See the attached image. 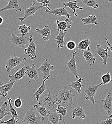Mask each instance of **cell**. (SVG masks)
Returning <instances> with one entry per match:
<instances>
[{
    "label": "cell",
    "instance_id": "obj_32",
    "mask_svg": "<svg viewBox=\"0 0 112 124\" xmlns=\"http://www.w3.org/2000/svg\"><path fill=\"white\" fill-rule=\"evenodd\" d=\"M7 99L9 101V107H10V108H9V111L10 112L11 114V116H12L17 121H18L19 120V116L18 115V114L16 112V110L13 107L12 105V99L10 98V97H8L7 98Z\"/></svg>",
    "mask_w": 112,
    "mask_h": 124
},
{
    "label": "cell",
    "instance_id": "obj_40",
    "mask_svg": "<svg viewBox=\"0 0 112 124\" xmlns=\"http://www.w3.org/2000/svg\"><path fill=\"white\" fill-rule=\"evenodd\" d=\"M100 124H112V117H109L105 121H102Z\"/></svg>",
    "mask_w": 112,
    "mask_h": 124
},
{
    "label": "cell",
    "instance_id": "obj_25",
    "mask_svg": "<svg viewBox=\"0 0 112 124\" xmlns=\"http://www.w3.org/2000/svg\"><path fill=\"white\" fill-rule=\"evenodd\" d=\"M0 121L5 116L11 114L9 109L7 108L8 103L7 102H0Z\"/></svg>",
    "mask_w": 112,
    "mask_h": 124
},
{
    "label": "cell",
    "instance_id": "obj_12",
    "mask_svg": "<svg viewBox=\"0 0 112 124\" xmlns=\"http://www.w3.org/2000/svg\"><path fill=\"white\" fill-rule=\"evenodd\" d=\"M107 52L108 50L107 49L104 48L101 45H97L96 46V54L99 55L102 58L103 60H100L101 62L105 65L107 64L108 57L110 56V55L108 54Z\"/></svg>",
    "mask_w": 112,
    "mask_h": 124
},
{
    "label": "cell",
    "instance_id": "obj_42",
    "mask_svg": "<svg viewBox=\"0 0 112 124\" xmlns=\"http://www.w3.org/2000/svg\"><path fill=\"white\" fill-rule=\"evenodd\" d=\"M3 22V18L0 16V25L2 24Z\"/></svg>",
    "mask_w": 112,
    "mask_h": 124
},
{
    "label": "cell",
    "instance_id": "obj_39",
    "mask_svg": "<svg viewBox=\"0 0 112 124\" xmlns=\"http://www.w3.org/2000/svg\"><path fill=\"white\" fill-rule=\"evenodd\" d=\"M37 2L41 4L42 5H45L47 6V10L49 11H50L51 9L49 7V5L50 4V1L47 0H36Z\"/></svg>",
    "mask_w": 112,
    "mask_h": 124
},
{
    "label": "cell",
    "instance_id": "obj_9",
    "mask_svg": "<svg viewBox=\"0 0 112 124\" xmlns=\"http://www.w3.org/2000/svg\"><path fill=\"white\" fill-rule=\"evenodd\" d=\"M76 54V51H75V50L73 51L72 56L71 59L68 62H66V64L67 66V69L72 73V74L76 78L78 79L79 76L77 73V68L75 61Z\"/></svg>",
    "mask_w": 112,
    "mask_h": 124
},
{
    "label": "cell",
    "instance_id": "obj_22",
    "mask_svg": "<svg viewBox=\"0 0 112 124\" xmlns=\"http://www.w3.org/2000/svg\"><path fill=\"white\" fill-rule=\"evenodd\" d=\"M15 83V82L8 83L2 86H0V95L3 97H6L8 92L13 89Z\"/></svg>",
    "mask_w": 112,
    "mask_h": 124
},
{
    "label": "cell",
    "instance_id": "obj_11",
    "mask_svg": "<svg viewBox=\"0 0 112 124\" xmlns=\"http://www.w3.org/2000/svg\"><path fill=\"white\" fill-rule=\"evenodd\" d=\"M37 70L40 71L44 75L43 79H45L47 78L51 77L50 74V71H54V66L51 64V63L48 62L47 59L46 58L45 62H44L42 65L40 66Z\"/></svg>",
    "mask_w": 112,
    "mask_h": 124
},
{
    "label": "cell",
    "instance_id": "obj_33",
    "mask_svg": "<svg viewBox=\"0 0 112 124\" xmlns=\"http://www.w3.org/2000/svg\"><path fill=\"white\" fill-rule=\"evenodd\" d=\"M82 3L89 7H92L94 9H97L99 7L98 4L94 0H82Z\"/></svg>",
    "mask_w": 112,
    "mask_h": 124
},
{
    "label": "cell",
    "instance_id": "obj_30",
    "mask_svg": "<svg viewBox=\"0 0 112 124\" xmlns=\"http://www.w3.org/2000/svg\"><path fill=\"white\" fill-rule=\"evenodd\" d=\"M91 43V41L88 38H86L81 42L78 45L77 48L81 50H86L89 48V45Z\"/></svg>",
    "mask_w": 112,
    "mask_h": 124
},
{
    "label": "cell",
    "instance_id": "obj_17",
    "mask_svg": "<svg viewBox=\"0 0 112 124\" xmlns=\"http://www.w3.org/2000/svg\"><path fill=\"white\" fill-rule=\"evenodd\" d=\"M82 51L83 57L87 62V63L90 66L93 65L96 61V59L95 57L96 54H93L91 53L90 47L88 48V49L86 50Z\"/></svg>",
    "mask_w": 112,
    "mask_h": 124
},
{
    "label": "cell",
    "instance_id": "obj_19",
    "mask_svg": "<svg viewBox=\"0 0 112 124\" xmlns=\"http://www.w3.org/2000/svg\"><path fill=\"white\" fill-rule=\"evenodd\" d=\"M35 31L40 34L45 41H47L51 37V28L49 25H46L42 29L35 28Z\"/></svg>",
    "mask_w": 112,
    "mask_h": 124
},
{
    "label": "cell",
    "instance_id": "obj_45",
    "mask_svg": "<svg viewBox=\"0 0 112 124\" xmlns=\"http://www.w3.org/2000/svg\"><path fill=\"white\" fill-rule=\"evenodd\" d=\"M0 84H3V83H2V82H0Z\"/></svg>",
    "mask_w": 112,
    "mask_h": 124
},
{
    "label": "cell",
    "instance_id": "obj_4",
    "mask_svg": "<svg viewBox=\"0 0 112 124\" xmlns=\"http://www.w3.org/2000/svg\"><path fill=\"white\" fill-rule=\"evenodd\" d=\"M103 98L101 102H103V106L101 108V113L105 112L109 117H112V93L108 92L106 97L101 95Z\"/></svg>",
    "mask_w": 112,
    "mask_h": 124
},
{
    "label": "cell",
    "instance_id": "obj_38",
    "mask_svg": "<svg viewBox=\"0 0 112 124\" xmlns=\"http://www.w3.org/2000/svg\"><path fill=\"white\" fill-rule=\"evenodd\" d=\"M11 118L7 121H4L2 120H0V123L1 124H15L18 122V121H17L12 116H11Z\"/></svg>",
    "mask_w": 112,
    "mask_h": 124
},
{
    "label": "cell",
    "instance_id": "obj_28",
    "mask_svg": "<svg viewBox=\"0 0 112 124\" xmlns=\"http://www.w3.org/2000/svg\"><path fill=\"white\" fill-rule=\"evenodd\" d=\"M83 79L82 78H80L78 79L75 82H72L71 84L69 85L70 87H72L73 88L75 89L78 93H80L82 92V87L84 85H82V81Z\"/></svg>",
    "mask_w": 112,
    "mask_h": 124
},
{
    "label": "cell",
    "instance_id": "obj_21",
    "mask_svg": "<svg viewBox=\"0 0 112 124\" xmlns=\"http://www.w3.org/2000/svg\"><path fill=\"white\" fill-rule=\"evenodd\" d=\"M67 31H59V34L55 37V43L58 48V52L59 53V48H63L65 45L64 41V37Z\"/></svg>",
    "mask_w": 112,
    "mask_h": 124
},
{
    "label": "cell",
    "instance_id": "obj_6",
    "mask_svg": "<svg viewBox=\"0 0 112 124\" xmlns=\"http://www.w3.org/2000/svg\"><path fill=\"white\" fill-rule=\"evenodd\" d=\"M43 7H46L47 8V6L42 5L41 4L38 3L37 1L35 0H33L32 2V6H31L28 9H26L24 10V16L22 17L19 18V21L21 22H22L27 17L30 16H35L36 12Z\"/></svg>",
    "mask_w": 112,
    "mask_h": 124
},
{
    "label": "cell",
    "instance_id": "obj_35",
    "mask_svg": "<svg viewBox=\"0 0 112 124\" xmlns=\"http://www.w3.org/2000/svg\"><path fill=\"white\" fill-rule=\"evenodd\" d=\"M69 106H67L65 107H63L61 105H59L57 107V108L56 109V113L58 114H60L63 116H65L67 113V108Z\"/></svg>",
    "mask_w": 112,
    "mask_h": 124
},
{
    "label": "cell",
    "instance_id": "obj_43",
    "mask_svg": "<svg viewBox=\"0 0 112 124\" xmlns=\"http://www.w3.org/2000/svg\"><path fill=\"white\" fill-rule=\"evenodd\" d=\"M108 2H112V0H108Z\"/></svg>",
    "mask_w": 112,
    "mask_h": 124
},
{
    "label": "cell",
    "instance_id": "obj_29",
    "mask_svg": "<svg viewBox=\"0 0 112 124\" xmlns=\"http://www.w3.org/2000/svg\"><path fill=\"white\" fill-rule=\"evenodd\" d=\"M34 108L35 109L37 112L40 114L41 116L45 118L47 116V115L51 113L50 111L46 109V108L44 106H40L39 105H34Z\"/></svg>",
    "mask_w": 112,
    "mask_h": 124
},
{
    "label": "cell",
    "instance_id": "obj_7",
    "mask_svg": "<svg viewBox=\"0 0 112 124\" xmlns=\"http://www.w3.org/2000/svg\"><path fill=\"white\" fill-rule=\"evenodd\" d=\"M11 36L10 38V41L15 46H17L20 48H23V47L29 46L30 43V40L26 36H22L19 37L15 34L12 33Z\"/></svg>",
    "mask_w": 112,
    "mask_h": 124
},
{
    "label": "cell",
    "instance_id": "obj_41",
    "mask_svg": "<svg viewBox=\"0 0 112 124\" xmlns=\"http://www.w3.org/2000/svg\"><path fill=\"white\" fill-rule=\"evenodd\" d=\"M105 41L108 45V46L107 47L106 49L108 50V51H111L112 53V46L109 42V40L107 38H105Z\"/></svg>",
    "mask_w": 112,
    "mask_h": 124
},
{
    "label": "cell",
    "instance_id": "obj_20",
    "mask_svg": "<svg viewBox=\"0 0 112 124\" xmlns=\"http://www.w3.org/2000/svg\"><path fill=\"white\" fill-rule=\"evenodd\" d=\"M76 117H79L80 119H85L86 117V115L83 108L78 106L72 110V114L71 118L73 119Z\"/></svg>",
    "mask_w": 112,
    "mask_h": 124
},
{
    "label": "cell",
    "instance_id": "obj_31",
    "mask_svg": "<svg viewBox=\"0 0 112 124\" xmlns=\"http://www.w3.org/2000/svg\"><path fill=\"white\" fill-rule=\"evenodd\" d=\"M31 29V26H26L25 24L18 26L19 33L21 34L22 36H26Z\"/></svg>",
    "mask_w": 112,
    "mask_h": 124
},
{
    "label": "cell",
    "instance_id": "obj_16",
    "mask_svg": "<svg viewBox=\"0 0 112 124\" xmlns=\"http://www.w3.org/2000/svg\"><path fill=\"white\" fill-rule=\"evenodd\" d=\"M27 71L26 75L30 79L34 80L36 81H39V77L36 68L34 64H32V66L30 67L29 65L26 66Z\"/></svg>",
    "mask_w": 112,
    "mask_h": 124
},
{
    "label": "cell",
    "instance_id": "obj_37",
    "mask_svg": "<svg viewBox=\"0 0 112 124\" xmlns=\"http://www.w3.org/2000/svg\"><path fill=\"white\" fill-rule=\"evenodd\" d=\"M14 106L16 108H21L22 106V101L20 97H19L18 98H16L15 101H14Z\"/></svg>",
    "mask_w": 112,
    "mask_h": 124
},
{
    "label": "cell",
    "instance_id": "obj_1",
    "mask_svg": "<svg viewBox=\"0 0 112 124\" xmlns=\"http://www.w3.org/2000/svg\"><path fill=\"white\" fill-rule=\"evenodd\" d=\"M72 89L68 90L67 88L64 87V88L59 90L56 94L55 104L57 106L63 105L67 106H73L74 105V102L73 98L74 97H77L78 96L75 95L72 93Z\"/></svg>",
    "mask_w": 112,
    "mask_h": 124
},
{
    "label": "cell",
    "instance_id": "obj_13",
    "mask_svg": "<svg viewBox=\"0 0 112 124\" xmlns=\"http://www.w3.org/2000/svg\"><path fill=\"white\" fill-rule=\"evenodd\" d=\"M6 1H8V4L0 9V13L12 9L15 10V13H17L18 11L20 12L22 11V9L19 4V1L18 0H6Z\"/></svg>",
    "mask_w": 112,
    "mask_h": 124
},
{
    "label": "cell",
    "instance_id": "obj_3",
    "mask_svg": "<svg viewBox=\"0 0 112 124\" xmlns=\"http://www.w3.org/2000/svg\"><path fill=\"white\" fill-rule=\"evenodd\" d=\"M26 60V58L19 57L16 55H13L10 57L5 64V67L7 72H10L15 67H21V63Z\"/></svg>",
    "mask_w": 112,
    "mask_h": 124
},
{
    "label": "cell",
    "instance_id": "obj_8",
    "mask_svg": "<svg viewBox=\"0 0 112 124\" xmlns=\"http://www.w3.org/2000/svg\"><path fill=\"white\" fill-rule=\"evenodd\" d=\"M103 85L102 83L94 86H88L85 90H83L85 95V100H88L93 104H95L96 101L95 99V96L99 87Z\"/></svg>",
    "mask_w": 112,
    "mask_h": 124
},
{
    "label": "cell",
    "instance_id": "obj_26",
    "mask_svg": "<svg viewBox=\"0 0 112 124\" xmlns=\"http://www.w3.org/2000/svg\"><path fill=\"white\" fill-rule=\"evenodd\" d=\"M48 120L52 124H58L60 120H62L63 119L62 116L60 114L56 113H51L47 115Z\"/></svg>",
    "mask_w": 112,
    "mask_h": 124
},
{
    "label": "cell",
    "instance_id": "obj_44",
    "mask_svg": "<svg viewBox=\"0 0 112 124\" xmlns=\"http://www.w3.org/2000/svg\"><path fill=\"white\" fill-rule=\"evenodd\" d=\"M64 124H66V122H65V121H64Z\"/></svg>",
    "mask_w": 112,
    "mask_h": 124
},
{
    "label": "cell",
    "instance_id": "obj_10",
    "mask_svg": "<svg viewBox=\"0 0 112 124\" xmlns=\"http://www.w3.org/2000/svg\"><path fill=\"white\" fill-rule=\"evenodd\" d=\"M30 43L28 47L24 50L23 53L27 56V57L33 60L36 58V45L34 43L32 39V36L31 35L29 37Z\"/></svg>",
    "mask_w": 112,
    "mask_h": 124
},
{
    "label": "cell",
    "instance_id": "obj_15",
    "mask_svg": "<svg viewBox=\"0 0 112 124\" xmlns=\"http://www.w3.org/2000/svg\"><path fill=\"white\" fill-rule=\"evenodd\" d=\"M45 12L49 14H52L55 16H65L67 19H69L72 16L73 14H70L68 13L67 10L64 7H60L57 9L51 10L49 11L48 10H46Z\"/></svg>",
    "mask_w": 112,
    "mask_h": 124
},
{
    "label": "cell",
    "instance_id": "obj_5",
    "mask_svg": "<svg viewBox=\"0 0 112 124\" xmlns=\"http://www.w3.org/2000/svg\"><path fill=\"white\" fill-rule=\"evenodd\" d=\"M54 104V97L50 92L44 93L39 98L38 105L40 106H44L48 108H53Z\"/></svg>",
    "mask_w": 112,
    "mask_h": 124
},
{
    "label": "cell",
    "instance_id": "obj_24",
    "mask_svg": "<svg viewBox=\"0 0 112 124\" xmlns=\"http://www.w3.org/2000/svg\"><path fill=\"white\" fill-rule=\"evenodd\" d=\"M77 1L76 0H74L73 1L69 0L68 2H63V5L64 6V7H68L70 9H71L73 11L74 16L77 17L78 16V15L76 12V9H78L80 10H83V9L82 7H78L77 5Z\"/></svg>",
    "mask_w": 112,
    "mask_h": 124
},
{
    "label": "cell",
    "instance_id": "obj_36",
    "mask_svg": "<svg viewBox=\"0 0 112 124\" xmlns=\"http://www.w3.org/2000/svg\"><path fill=\"white\" fill-rule=\"evenodd\" d=\"M66 47L69 50H75L76 47V44L74 41H69L66 43Z\"/></svg>",
    "mask_w": 112,
    "mask_h": 124
},
{
    "label": "cell",
    "instance_id": "obj_27",
    "mask_svg": "<svg viewBox=\"0 0 112 124\" xmlns=\"http://www.w3.org/2000/svg\"><path fill=\"white\" fill-rule=\"evenodd\" d=\"M81 21L85 25H88L90 24H94L96 25H99V23L97 22V18L95 15L89 16L84 18H81Z\"/></svg>",
    "mask_w": 112,
    "mask_h": 124
},
{
    "label": "cell",
    "instance_id": "obj_14",
    "mask_svg": "<svg viewBox=\"0 0 112 124\" xmlns=\"http://www.w3.org/2000/svg\"><path fill=\"white\" fill-rule=\"evenodd\" d=\"M26 71L27 69L26 66L24 65L23 66L21 69L19 70L15 74L13 75H9L8 76L10 78V80L8 83H15L17 81L20 80L26 75Z\"/></svg>",
    "mask_w": 112,
    "mask_h": 124
},
{
    "label": "cell",
    "instance_id": "obj_18",
    "mask_svg": "<svg viewBox=\"0 0 112 124\" xmlns=\"http://www.w3.org/2000/svg\"><path fill=\"white\" fill-rule=\"evenodd\" d=\"M72 23L73 22L70 21L68 19H66L62 22L57 20L56 22L57 30L58 31H67L68 29L71 27Z\"/></svg>",
    "mask_w": 112,
    "mask_h": 124
},
{
    "label": "cell",
    "instance_id": "obj_23",
    "mask_svg": "<svg viewBox=\"0 0 112 124\" xmlns=\"http://www.w3.org/2000/svg\"><path fill=\"white\" fill-rule=\"evenodd\" d=\"M49 78H46L45 79H43V82L42 84L41 85V86L39 87V88L36 90V91L34 94V96L32 98V99L34 97H35L36 100L37 102H38L40 97L42 95L43 93L45 92V90L46 89V86L45 84V82L47 79H48Z\"/></svg>",
    "mask_w": 112,
    "mask_h": 124
},
{
    "label": "cell",
    "instance_id": "obj_2",
    "mask_svg": "<svg viewBox=\"0 0 112 124\" xmlns=\"http://www.w3.org/2000/svg\"><path fill=\"white\" fill-rule=\"evenodd\" d=\"M45 118L36 116V109H31L27 111L22 118V122L30 124H43Z\"/></svg>",
    "mask_w": 112,
    "mask_h": 124
},
{
    "label": "cell",
    "instance_id": "obj_34",
    "mask_svg": "<svg viewBox=\"0 0 112 124\" xmlns=\"http://www.w3.org/2000/svg\"><path fill=\"white\" fill-rule=\"evenodd\" d=\"M101 79L102 80V83L104 85H105L106 84L112 82L111 79V76L109 72L103 75L101 77Z\"/></svg>",
    "mask_w": 112,
    "mask_h": 124
}]
</instances>
